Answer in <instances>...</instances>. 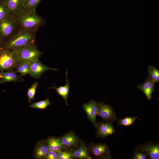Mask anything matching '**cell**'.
Here are the masks:
<instances>
[{
    "label": "cell",
    "mask_w": 159,
    "mask_h": 159,
    "mask_svg": "<svg viewBox=\"0 0 159 159\" xmlns=\"http://www.w3.org/2000/svg\"><path fill=\"white\" fill-rule=\"evenodd\" d=\"M37 29L19 30L4 42V47L15 50L34 44Z\"/></svg>",
    "instance_id": "6da1fadb"
},
{
    "label": "cell",
    "mask_w": 159,
    "mask_h": 159,
    "mask_svg": "<svg viewBox=\"0 0 159 159\" xmlns=\"http://www.w3.org/2000/svg\"><path fill=\"white\" fill-rule=\"evenodd\" d=\"M2 41V40L1 39V38L0 37V43H1V42Z\"/></svg>",
    "instance_id": "4dcf8cb0"
},
{
    "label": "cell",
    "mask_w": 159,
    "mask_h": 159,
    "mask_svg": "<svg viewBox=\"0 0 159 159\" xmlns=\"http://www.w3.org/2000/svg\"><path fill=\"white\" fill-rule=\"evenodd\" d=\"M50 105L49 99L47 98L44 100L32 103L29 107L34 108L43 110L46 109Z\"/></svg>",
    "instance_id": "603a6c76"
},
{
    "label": "cell",
    "mask_w": 159,
    "mask_h": 159,
    "mask_svg": "<svg viewBox=\"0 0 159 159\" xmlns=\"http://www.w3.org/2000/svg\"><path fill=\"white\" fill-rule=\"evenodd\" d=\"M138 118V116L126 117L117 120V126L121 125L129 126L131 125Z\"/></svg>",
    "instance_id": "44dd1931"
},
{
    "label": "cell",
    "mask_w": 159,
    "mask_h": 159,
    "mask_svg": "<svg viewBox=\"0 0 159 159\" xmlns=\"http://www.w3.org/2000/svg\"><path fill=\"white\" fill-rule=\"evenodd\" d=\"M97 115L108 122H112L117 120L113 108L104 102H98Z\"/></svg>",
    "instance_id": "ba28073f"
},
{
    "label": "cell",
    "mask_w": 159,
    "mask_h": 159,
    "mask_svg": "<svg viewBox=\"0 0 159 159\" xmlns=\"http://www.w3.org/2000/svg\"><path fill=\"white\" fill-rule=\"evenodd\" d=\"M96 128L97 136L102 138L111 135L115 131L112 122H101L98 123V125Z\"/></svg>",
    "instance_id": "4fadbf2b"
},
{
    "label": "cell",
    "mask_w": 159,
    "mask_h": 159,
    "mask_svg": "<svg viewBox=\"0 0 159 159\" xmlns=\"http://www.w3.org/2000/svg\"><path fill=\"white\" fill-rule=\"evenodd\" d=\"M82 107L86 112L88 118L94 126L96 128L98 125V123L96 120L98 110V102L92 100L83 104Z\"/></svg>",
    "instance_id": "9c48e42d"
},
{
    "label": "cell",
    "mask_w": 159,
    "mask_h": 159,
    "mask_svg": "<svg viewBox=\"0 0 159 159\" xmlns=\"http://www.w3.org/2000/svg\"><path fill=\"white\" fill-rule=\"evenodd\" d=\"M19 58V62L31 63L39 59L42 53L37 49L35 44L29 45L15 50Z\"/></svg>",
    "instance_id": "277c9868"
},
{
    "label": "cell",
    "mask_w": 159,
    "mask_h": 159,
    "mask_svg": "<svg viewBox=\"0 0 159 159\" xmlns=\"http://www.w3.org/2000/svg\"><path fill=\"white\" fill-rule=\"evenodd\" d=\"M1 43H0V44H1Z\"/></svg>",
    "instance_id": "1f68e13d"
},
{
    "label": "cell",
    "mask_w": 159,
    "mask_h": 159,
    "mask_svg": "<svg viewBox=\"0 0 159 159\" xmlns=\"http://www.w3.org/2000/svg\"><path fill=\"white\" fill-rule=\"evenodd\" d=\"M19 30L37 29L44 25L45 21L36 13V10L24 9L13 19Z\"/></svg>",
    "instance_id": "7a4b0ae2"
},
{
    "label": "cell",
    "mask_w": 159,
    "mask_h": 159,
    "mask_svg": "<svg viewBox=\"0 0 159 159\" xmlns=\"http://www.w3.org/2000/svg\"><path fill=\"white\" fill-rule=\"evenodd\" d=\"M19 62V57L15 50L4 47L0 49V72L12 70Z\"/></svg>",
    "instance_id": "3957f363"
},
{
    "label": "cell",
    "mask_w": 159,
    "mask_h": 159,
    "mask_svg": "<svg viewBox=\"0 0 159 159\" xmlns=\"http://www.w3.org/2000/svg\"><path fill=\"white\" fill-rule=\"evenodd\" d=\"M45 159H58L57 152L49 150Z\"/></svg>",
    "instance_id": "f1b7e54d"
},
{
    "label": "cell",
    "mask_w": 159,
    "mask_h": 159,
    "mask_svg": "<svg viewBox=\"0 0 159 159\" xmlns=\"http://www.w3.org/2000/svg\"><path fill=\"white\" fill-rule=\"evenodd\" d=\"M148 77L155 82H159V70L156 68L152 65L148 68Z\"/></svg>",
    "instance_id": "7402d4cb"
},
{
    "label": "cell",
    "mask_w": 159,
    "mask_h": 159,
    "mask_svg": "<svg viewBox=\"0 0 159 159\" xmlns=\"http://www.w3.org/2000/svg\"><path fill=\"white\" fill-rule=\"evenodd\" d=\"M19 30L14 21L8 17L0 21V36L2 40L6 38L8 39Z\"/></svg>",
    "instance_id": "5b68a950"
},
{
    "label": "cell",
    "mask_w": 159,
    "mask_h": 159,
    "mask_svg": "<svg viewBox=\"0 0 159 159\" xmlns=\"http://www.w3.org/2000/svg\"><path fill=\"white\" fill-rule=\"evenodd\" d=\"M68 71L67 68H66V84L64 86H60L58 87L55 86L48 87V89L53 88L55 89L56 92L64 100L67 106L68 105L67 102L70 87V83L67 77Z\"/></svg>",
    "instance_id": "e0dca14e"
},
{
    "label": "cell",
    "mask_w": 159,
    "mask_h": 159,
    "mask_svg": "<svg viewBox=\"0 0 159 159\" xmlns=\"http://www.w3.org/2000/svg\"><path fill=\"white\" fill-rule=\"evenodd\" d=\"M57 68H51L42 64L38 59L30 63L29 74L32 77L38 79L46 71L58 70Z\"/></svg>",
    "instance_id": "30bf717a"
},
{
    "label": "cell",
    "mask_w": 159,
    "mask_h": 159,
    "mask_svg": "<svg viewBox=\"0 0 159 159\" xmlns=\"http://www.w3.org/2000/svg\"><path fill=\"white\" fill-rule=\"evenodd\" d=\"M148 158L147 154L144 152H140L135 150L134 153L132 156V159H146Z\"/></svg>",
    "instance_id": "83f0119b"
},
{
    "label": "cell",
    "mask_w": 159,
    "mask_h": 159,
    "mask_svg": "<svg viewBox=\"0 0 159 159\" xmlns=\"http://www.w3.org/2000/svg\"><path fill=\"white\" fill-rule=\"evenodd\" d=\"M89 149L86 145L82 141L79 146L73 151L74 158L80 159H90L92 157L89 155Z\"/></svg>",
    "instance_id": "ac0fdd59"
},
{
    "label": "cell",
    "mask_w": 159,
    "mask_h": 159,
    "mask_svg": "<svg viewBox=\"0 0 159 159\" xmlns=\"http://www.w3.org/2000/svg\"><path fill=\"white\" fill-rule=\"evenodd\" d=\"M38 85V83L37 82H35L28 90L27 95L29 103H30L34 98L35 92Z\"/></svg>",
    "instance_id": "d4e9b609"
},
{
    "label": "cell",
    "mask_w": 159,
    "mask_h": 159,
    "mask_svg": "<svg viewBox=\"0 0 159 159\" xmlns=\"http://www.w3.org/2000/svg\"><path fill=\"white\" fill-rule=\"evenodd\" d=\"M73 151L71 150H63L57 152L58 159H74Z\"/></svg>",
    "instance_id": "484cf974"
},
{
    "label": "cell",
    "mask_w": 159,
    "mask_h": 159,
    "mask_svg": "<svg viewBox=\"0 0 159 159\" xmlns=\"http://www.w3.org/2000/svg\"><path fill=\"white\" fill-rule=\"evenodd\" d=\"M49 150L56 152L65 150L67 148L64 146L62 143L59 138L49 137L46 140Z\"/></svg>",
    "instance_id": "d6986e66"
},
{
    "label": "cell",
    "mask_w": 159,
    "mask_h": 159,
    "mask_svg": "<svg viewBox=\"0 0 159 159\" xmlns=\"http://www.w3.org/2000/svg\"><path fill=\"white\" fill-rule=\"evenodd\" d=\"M8 17L12 20L24 10L21 0H5Z\"/></svg>",
    "instance_id": "8fae6325"
},
{
    "label": "cell",
    "mask_w": 159,
    "mask_h": 159,
    "mask_svg": "<svg viewBox=\"0 0 159 159\" xmlns=\"http://www.w3.org/2000/svg\"><path fill=\"white\" fill-rule=\"evenodd\" d=\"M49 151L46 140H41L37 141L34 149V156L35 159L45 158Z\"/></svg>",
    "instance_id": "5bb4252c"
},
{
    "label": "cell",
    "mask_w": 159,
    "mask_h": 159,
    "mask_svg": "<svg viewBox=\"0 0 159 159\" xmlns=\"http://www.w3.org/2000/svg\"><path fill=\"white\" fill-rule=\"evenodd\" d=\"M30 63L19 62L15 68L16 72L19 73L21 76H24L29 74Z\"/></svg>",
    "instance_id": "ffe728a7"
},
{
    "label": "cell",
    "mask_w": 159,
    "mask_h": 159,
    "mask_svg": "<svg viewBox=\"0 0 159 159\" xmlns=\"http://www.w3.org/2000/svg\"><path fill=\"white\" fill-rule=\"evenodd\" d=\"M10 70L0 72V82L3 83L9 82L22 81L24 79L17 74L15 71Z\"/></svg>",
    "instance_id": "2e32d148"
},
{
    "label": "cell",
    "mask_w": 159,
    "mask_h": 159,
    "mask_svg": "<svg viewBox=\"0 0 159 159\" xmlns=\"http://www.w3.org/2000/svg\"><path fill=\"white\" fill-rule=\"evenodd\" d=\"M89 149L92 156L97 158H112L109 148L106 144L92 143L91 144Z\"/></svg>",
    "instance_id": "8992f818"
},
{
    "label": "cell",
    "mask_w": 159,
    "mask_h": 159,
    "mask_svg": "<svg viewBox=\"0 0 159 159\" xmlns=\"http://www.w3.org/2000/svg\"><path fill=\"white\" fill-rule=\"evenodd\" d=\"M135 150L145 153L149 159H159V144L158 143L150 142L144 143L137 146Z\"/></svg>",
    "instance_id": "52a82bcc"
},
{
    "label": "cell",
    "mask_w": 159,
    "mask_h": 159,
    "mask_svg": "<svg viewBox=\"0 0 159 159\" xmlns=\"http://www.w3.org/2000/svg\"><path fill=\"white\" fill-rule=\"evenodd\" d=\"M155 82L149 77L142 83L138 84L137 87L141 90L148 100L152 97Z\"/></svg>",
    "instance_id": "9a60e30c"
},
{
    "label": "cell",
    "mask_w": 159,
    "mask_h": 159,
    "mask_svg": "<svg viewBox=\"0 0 159 159\" xmlns=\"http://www.w3.org/2000/svg\"><path fill=\"white\" fill-rule=\"evenodd\" d=\"M59 139L62 145L67 148L74 147L76 148L80 146L81 141L72 131H69Z\"/></svg>",
    "instance_id": "7c38bea8"
},
{
    "label": "cell",
    "mask_w": 159,
    "mask_h": 159,
    "mask_svg": "<svg viewBox=\"0 0 159 159\" xmlns=\"http://www.w3.org/2000/svg\"><path fill=\"white\" fill-rule=\"evenodd\" d=\"M23 5L28 0H21Z\"/></svg>",
    "instance_id": "f546056e"
},
{
    "label": "cell",
    "mask_w": 159,
    "mask_h": 159,
    "mask_svg": "<svg viewBox=\"0 0 159 159\" xmlns=\"http://www.w3.org/2000/svg\"><path fill=\"white\" fill-rule=\"evenodd\" d=\"M8 17L5 0H0V21Z\"/></svg>",
    "instance_id": "4316f807"
},
{
    "label": "cell",
    "mask_w": 159,
    "mask_h": 159,
    "mask_svg": "<svg viewBox=\"0 0 159 159\" xmlns=\"http://www.w3.org/2000/svg\"><path fill=\"white\" fill-rule=\"evenodd\" d=\"M42 0H28L23 5L24 9L27 11L36 10Z\"/></svg>",
    "instance_id": "cb8c5ba5"
}]
</instances>
